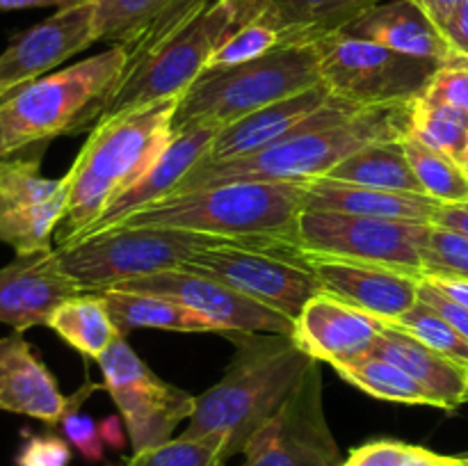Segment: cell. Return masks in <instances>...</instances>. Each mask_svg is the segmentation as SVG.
Returning a JSON list of instances; mask_svg holds the SVG:
<instances>
[{
    "mask_svg": "<svg viewBox=\"0 0 468 466\" xmlns=\"http://www.w3.org/2000/svg\"><path fill=\"white\" fill-rule=\"evenodd\" d=\"M411 114L414 101L361 108L332 96L304 126L268 149L227 163L195 164L167 196L224 183H306L327 176L364 146L405 140L411 132Z\"/></svg>",
    "mask_w": 468,
    "mask_h": 466,
    "instance_id": "6da1fadb",
    "label": "cell"
},
{
    "mask_svg": "<svg viewBox=\"0 0 468 466\" xmlns=\"http://www.w3.org/2000/svg\"><path fill=\"white\" fill-rule=\"evenodd\" d=\"M236 352L218 384L197 397L195 414L181 437L222 434L224 461L242 455L261 425L288 400L314 364L291 334L227 332Z\"/></svg>",
    "mask_w": 468,
    "mask_h": 466,
    "instance_id": "7a4b0ae2",
    "label": "cell"
},
{
    "mask_svg": "<svg viewBox=\"0 0 468 466\" xmlns=\"http://www.w3.org/2000/svg\"><path fill=\"white\" fill-rule=\"evenodd\" d=\"M181 96L151 101L105 117L67 172V208L55 231V247H67L99 219L105 206L135 185L174 137V112Z\"/></svg>",
    "mask_w": 468,
    "mask_h": 466,
    "instance_id": "3957f363",
    "label": "cell"
},
{
    "mask_svg": "<svg viewBox=\"0 0 468 466\" xmlns=\"http://www.w3.org/2000/svg\"><path fill=\"white\" fill-rule=\"evenodd\" d=\"M304 208V183H224L165 196L128 215L117 227L176 228L227 240H279L295 245Z\"/></svg>",
    "mask_w": 468,
    "mask_h": 466,
    "instance_id": "277c9868",
    "label": "cell"
},
{
    "mask_svg": "<svg viewBox=\"0 0 468 466\" xmlns=\"http://www.w3.org/2000/svg\"><path fill=\"white\" fill-rule=\"evenodd\" d=\"M123 69L126 48L112 46L0 101V126L9 154L94 128L122 82Z\"/></svg>",
    "mask_w": 468,
    "mask_h": 466,
    "instance_id": "5b68a950",
    "label": "cell"
},
{
    "mask_svg": "<svg viewBox=\"0 0 468 466\" xmlns=\"http://www.w3.org/2000/svg\"><path fill=\"white\" fill-rule=\"evenodd\" d=\"M323 85L315 44H283L247 64L206 69L181 94L174 132L187 128H222L265 105Z\"/></svg>",
    "mask_w": 468,
    "mask_h": 466,
    "instance_id": "8992f818",
    "label": "cell"
},
{
    "mask_svg": "<svg viewBox=\"0 0 468 466\" xmlns=\"http://www.w3.org/2000/svg\"><path fill=\"white\" fill-rule=\"evenodd\" d=\"M259 16L261 9L254 0H213L158 48L137 62L126 64L122 82L101 119L151 101L181 96L206 71L215 50L233 32Z\"/></svg>",
    "mask_w": 468,
    "mask_h": 466,
    "instance_id": "52a82bcc",
    "label": "cell"
},
{
    "mask_svg": "<svg viewBox=\"0 0 468 466\" xmlns=\"http://www.w3.org/2000/svg\"><path fill=\"white\" fill-rule=\"evenodd\" d=\"M222 242L229 240L176 228L114 227L73 245L55 247V254L82 292H101L131 279L181 268L197 251Z\"/></svg>",
    "mask_w": 468,
    "mask_h": 466,
    "instance_id": "ba28073f",
    "label": "cell"
},
{
    "mask_svg": "<svg viewBox=\"0 0 468 466\" xmlns=\"http://www.w3.org/2000/svg\"><path fill=\"white\" fill-rule=\"evenodd\" d=\"M297 320L306 302L323 292L302 260V249L279 240H229L197 251L181 265Z\"/></svg>",
    "mask_w": 468,
    "mask_h": 466,
    "instance_id": "9c48e42d",
    "label": "cell"
},
{
    "mask_svg": "<svg viewBox=\"0 0 468 466\" xmlns=\"http://www.w3.org/2000/svg\"><path fill=\"white\" fill-rule=\"evenodd\" d=\"M315 46L320 76L329 94L361 108L420 99L434 71L443 64L396 53L343 32L324 37Z\"/></svg>",
    "mask_w": 468,
    "mask_h": 466,
    "instance_id": "30bf717a",
    "label": "cell"
},
{
    "mask_svg": "<svg viewBox=\"0 0 468 466\" xmlns=\"http://www.w3.org/2000/svg\"><path fill=\"white\" fill-rule=\"evenodd\" d=\"M103 373V388L117 405L131 439L133 452L169 441L181 420L195 414L197 396L160 379L119 336L96 359Z\"/></svg>",
    "mask_w": 468,
    "mask_h": 466,
    "instance_id": "8fae6325",
    "label": "cell"
},
{
    "mask_svg": "<svg viewBox=\"0 0 468 466\" xmlns=\"http://www.w3.org/2000/svg\"><path fill=\"white\" fill-rule=\"evenodd\" d=\"M432 224L304 210L295 245L338 259L388 265L423 277V254Z\"/></svg>",
    "mask_w": 468,
    "mask_h": 466,
    "instance_id": "7c38bea8",
    "label": "cell"
},
{
    "mask_svg": "<svg viewBox=\"0 0 468 466\" xmlns=\"http://www.w3.org/2000/svg\"><path fill=\"white\" fill-rule=\"evenodd\" d=\"M242 466H343L324 411L323 364L314 361L282 409L261 425L245 448Z\"/></svg>",
    "mask_w": 468,
    "mask_h": 466,
    "instance_id": "4fadbf2b",
    "label": "cell"
},
{
    "mask_svg": "<svg viewBox=\"0 0 468 466\" xmlns=\"http://www.w3.org/2000/svg\"><path fill=\"white\" fill-rule=\"evenodd\" d=\"M67 208V181L46 178L39 158H0V242L16 256L53 251Z\"/></svg>",
    "mask_w": 468,
    "mask_h": 466,
    "instance_id": "5bb4252c",
    "label": "cell"
},
{
    "mask_svg": "<svg viewBox=\"0 0 468 466\" xmlns=\"http://www.w3.org/2000/svg\"><path fill=\"white\" fill-rule=\"evenodd\" d=\"M114 291L149 292V295L169 297V300L186 304L210 323L218 324L222 334L227 332H265V334H291L295 320L242 292L233 291L227 283L210 279L192 270L172 268L149 277L131 279L112 286ZM108 291V288H105Z\"/></svg>",
    "mask_w": 468,
    "mask_h": 466,
    "instance_id": "9a60e30c",
    "label": "cell"
},
{
    "mask_svg": "<svg viewBox=\"0 0 468 466\" xmlns=\"http://www.w3.org/2000/svg\"><path fill=\"white\" fill-rule=\"evenodd\" d=\"M94 12V0H78L14 37L0 53V101L96 44Z\"/></svg>",
    "mask_w": 468,
    "mask_h": 466,
    "instance_id": "2e32d148",
    "label": "cell"
},
{
    "mask_svg": "<svg viewBox=\"0 0 468 466\" xmlns=\"http://www.w3.org/2000/svg\"><path fill=\"white\" fill-rule=\"evenodd\" d=\"M302 260L315 274L323 292L375 315L382 323H396L419 302L423 281L420 274L304 249Z\"/></svg>",
    "mask_w": 468,
    "mask_h": 466,
    "instance_id": "e0dca14e",
    "label": "cell"
},
{
    "mask_svg": "<svg viewBox=\"0 0 468 466\" xmlns=\"http://www.w3.org/2000/svg\"><path fill=\"white\" fill-rule=\"evenodd\" d=\"M384 323L327 292H318L297 315L292 338L314 361L355 364L375 352Z\"/></svg>",
    "mask_w": 468,
    "mask_h": 466,
    "instance_id": "ac0fdd59",
    "label": "cell"
},
{
    "mask_svg": "<svg viewBox=\"0 0 468 466\" xmlns=\"http://www.w3.org/2000/svg\"><path fill=\"white\" fill-rule=\"evenodd\" d=\"M80 292L76 279L59 265L55 249L16 256L0 270V323L21 334L41 327L62 302Z\"/></svg>",
    "mask_w": 468,
    "mask_h": 466,
    "instance_id": "d6986e66",
    "label": "cell"
},
{
    "mask_svg": "<svg viewBox=\"0 0 468 466\" xmlns=\"http://www.w3.org/2000/svg\"><path fill=\"white\" fill-rule=\"evenodd\" d=\"M213 0H94L96 41L126 48V64L158 48Z\"/></svg>",
    "mask_w": 468,
    "mask_h": 466,
    "instance_id": "ffe728a7",
    "label": "cell"
},
{
    "mask_svg": "<svg viewBox=\"0 0 468 466\" xmlns=\"http://www.w3.org/2000/svg\"><path fill=\"white\" fill-rule=\"evenodd\" d=\"M215 135H218V128L210 126L187 128V131L174 132L172 142H169L167 149L163 151V155L155 160L154 167H151L135 185H131L128 190H123L117 199L110 201V204L105 206L103 213L99 215V219H96L91 227H87L73 242L85 240V238L94 236V233L108 231V228L123 222V219H126L128 215L135 213V210L165 199V196L176 187V183L181 181L197 163H201V158H204L206 154H208Z\"/></svg>",
    "mask_w": 468,
    "mask_h": 466,
    "instance_id": "44dd1931",
    "label": "cell"
},
{
    "mask_svg": "<svg viewBox=\"0 0 468 466\" xmlns=\"http://www.w3.org/2000/svg\"><path fill=\"white\" fill-rule=\"evenodd\" d=\"M67 409L69 397L23 334L0 338V411L59 425Z\"/></svg>",
    "mask_w": 468,
    "mask_h": 466,
    "instance_id": "7402d4cb",
    "label": "cell"
},
{
    "mask_svg": "<svg viewBox=\"0 0 468 466\" xmlns=\"http://www.w3.org/2000/svg\"><path fill=\"white\" fill-rule=\"evenodd\" d=\"M329 99H332V94H329L327 87L318 85L286 101L265 105V108L256 110V112L229 123V126L218 128V135H215L213 144H210L208 154L201 158V163H227V160L259 154V151L268 149L274 142L283 140L300 126H304L306 119L315 110L323 108Z\"/></svg>",
    "mask_w": 468,
    "mask_h": 466,
    "instance_id": "603a6c76",
    "label": "cell"
},
{
    "mask_svg": "<svg viewBox=\"0 0 468 466\" xmlns=\"http://www.w3.org/2000/svg\"><path fill=\"white\" fill-rule=\"evenodd\" d=\"M341 32L411 58L446 62L455 55L443 32L411 0H382L370 5Z\"/></svg>",
    "mask_w": 468,
    "mask_h": 466,
    "instance_id": "cb8c5ba5",
    "label": "cell"
},
{
    "mask_svg": "<svg viewBox=\"0 0 468 466\" xmlns=\"http://www.w3.org/2000/svg\"><path fill=\"white\" fill-rule=\"evenodd\" d=\"M306 208L320 213L359 215V217L398 219V222H423L432 224L439 201L428 195H411V192L378 190V187L355 185V183L336 181V178L320 176L306 181Z\"/></svg>",
    "mask_w": 468,
    "mask_h": 466,
    "instance_id": "d4e9b609",
    "label": "cell"
},
{
    "mask_svg": "<svg viewBox=\"0 0 468 466\" xmlns=\"http://www.w3.org/2000/svg\"><path fill=\"white\" fill-rule=\"evenodd\" d=\"M373 355L411 375L437 400L439 409L455 411L468 402V368L439 355L402 329L384 323Z\"/></svg>",
    "mask_w": 468,
    "mask_h": 466,
    "instance_id": "484cf974",
    "label": "cell"
},
{
    "mask_svg": "<svg viewBox=\"0 0 468 466\" xmlns=\"http://www.w3.org/2000/svg\"><path fill=\"white\" fill-rule=\"evenodd\" d=\"M261 9L256 21L272 26L283 44H315L336 35L366 7L382 0H254Z\"/></svg>",
    "mask_w": 468,
    "mask_h": 466,
    "instance_id": "4316f807",
    "label": "cell"
},
{
    "mask_svg": "<svg viewBox=\"0 0 468 466\" xmlns=\"http://www.w3.org/2000/svg\"><path fill=\"white\" fill-rule=\"evenodd\" d=\"M108 302V309L117 323L119 332L126 336L133 329H163V332L181 334H208L219 332L218 324L210 323L186 304L169 300V297L149 295V292L128 291H101Z\"/></svg>",
    "mask_w": 468,
    "mask_h": 466,
    "instance_id": "83f0119b",
    "label": "cell"
},
{
    "mask_svg": "<svg viewBox=\"0 0 468 466\" xmlns=\"http://www.w3.org/2000/svg\"><path fill=\"white\" fill-rule=\"evenodd\" d=\"M46 327L87 359H99L119 336L117 323L101 292H80L69 297L50 315Z\"/></svg>",
    "mask_w": 468,
    "mask_h": 466,
    "instance_id": "f1b7e54d",
    "label": "cell"
},
{
    "mask_svg": "<svg viewBox=\"0 0 468 466\" xmlns=\"http://www.w3.org/2000/svg\"><path fill=\"white\" fill-rule=\"evenodd\" d=\"M327 178L355 183V185L378 187V190L425 195L414 169H411L402 140L375 142V144L364 146L350 158L338 163L327 174Z\"/></svg>",
    "mask_w": 468,
    "mask_h": 466,
    "instance_id": "f546056e",
    "label": "cell"
},
{
    "mask_svg": "<svg viewBox=\"0 0 468 466\" xmlns=\"http://www.w3.org/2000/svg\"><path fill=\"white\" fill-rule=\"evenodd\" d=\"M334 370L347 384L378 397V400L437 407V400L411 375H407L405 370L398 368L391 361L379 359L375 355L355 361V364L334 365Z\"/></svg>",
    "mask_w": 468,
    "mask_h": 466,
    "instance_id": "4dcf8cb0",
    "label": "cell"
},
{
    "mask_svg": "<svg viewBox=\"0 0 468 466\" xmlns=\"http://www.w3.org/2000/svg\"><path fill=\"white\" fill-rule=\"evenodd\" d=\"M402 144L411 169L430 199L439 204H468V172L455 158L432 149L411 132Z\"/></svg>",
    "mask_w": 468,
    "mask_h": 466,
    "instance_id": "1f68e13d",
    "label": "cell"
},
{
    "mask_svg": "<svg viewBox=\"0 0 468 466\" xmlns=\"http://www.w3.org/2000/svg\"><path fill=\"white\" fill-rule=\"evenodd\" d=\"M411 135L460 163L468 144V112L420 96L414 101Z\"/></svg>",
    "mask_w": 468,
    "mask_h": 466,
    "instance_id": "d6a6232c",
    "label": "cell"
},
{
    "mask_svg": "<svg viewBox=\"0 0 468 466\" xmlns=\"http://www.w3.org/2000/svg\"><path fill=\"white\" fill-rule=\"evenodd\" d=\"M227 439L222 434L186 439L176 437L160 446L133 452L123 466H222Z\"/></svg>",
    "mask_w": 468,
    "mask_h": 466,
    "instance_id": "836d02e7",
    "label": "cell"
},
{
    "mask_svg": "<svg viewBox=\"0 0 468 466\" xmlns=\"http://www.w3.org/2000/svg\"><path fill=\"white\" fill-rule=\"evenodd\" d=\"M387 324L402 329V332H407L410 336L419 338L420 343H425L428 347L437 350L439 355L448 356V359L455 361V364L468 368V338L462 336L451 323H446L437 311L430 309L423 302H416L402 318Z\"/></svg>",
    "mask_w": 468,
    "mask_h": 466,
    "instance_id": "e575fe53",
    "label": "cell"
},
{
    "mask_svg": "<svg viewBox=\"0 0 468 466\" xmlns=\"http://www.w3.org/2000/svg\"><path fill=\"white\" fill-rule=\"evenodd\" d=\"M283 46L282 35L274 30L272 26L263 21H251L242 26L240 30L233 32L210 58L206 69H227L238 67V64H247L251 59H259L263 55L272 53L274 48Z\"/></svg>",
    "mask_w": 468,
    "mask_h": 466,
    "instance_id": "d590c367",
    "label": "cell"
},
{
    "mask_svg": "<svg viewBox=\"0 0 468 466\" xmlns=\"http://www.w3.org/2000/svg\"><path fill=\"white\" fill-rule=\"evenodd\" d=\"M451 457L439 455L428 448L411 446L393 439H379L355 448L343 460V466H443Z\"/></svg>",
    "mask_w": 468,
    "mask_h": 466,
    "instance_id": "8d00e7d4",
    "label": "cell"
},
{
    "mask_svg": "<svg viewBox=\"0 0 468 466\" xmlns=\"http://www.w3.org/2000/svg\"><path fill=\"white\" fill-rule=\"evenodd\" d=\"M423 277L468 279V238L432 224L423 254Z\"/></svg>",
    "mask_w": 468,
    "mask_h": 466,
    "instance_id": "74e56055",
    "label": "cell"
},
{
    "mask_svg": "<svg viewBox=\"0 0 468 466\" xmlns=\"http://www.w3.org/2000/svg\"><path fill=\"white\" fill-rule=\"evenodd\" d=\"M96 388H99L96 384L87 382L80 391L73 393V396L69 397L67 414H64V418L59 420L67 441L71 443V446L80 452L82 460L87 461H101L105 455V441H103V434H101V428L96 425V420L91 418V416L82 414L80 411L82 402H85L87 396L94 393Z\"/></svg>",
    "mask_w": 468,
    "mask_h": 466,
    "instance_id": "f35d334b",
    "label": "cell"
},
{
    "mask_svg": "<svg viewBox=\"0 0 468 466\" xmlns=\"http://www.w3.org/2000/svg\"><path fill=\"white\" fill-rule=\"evenodd\" d=\"M425 99L437 101V103L452 105V108L466 110L468 112V58L452 55L451 59L441 64L434 71Z\"/></svg>",
    "mask_w": 468,
    "mask_h": 466,
    "instance_id": "ab89813d",
    "label": "cell"
},
{
    "mask_svg": "<svg viewBox=\"0 0 468 466\" xmlns=\"http://www.w3.org/2000/svg\"><path fill=\"white\" fill-rule=\"evenodd\" d=\"M71 446L55 434H35L18 448L14 466H69Z\"/></svg>",
    "mask_w": 468,
    "mask_h": 466,
    "instance_id": "60d3db41",
    "label": "cell"
},
{
    "mask_svg": "<svg viewBox=\"0 0 468 466\" xmlns=\"http://www.w3.org/2000/svg\"><path fill=\"white\" fill-rule=\"evenodd\" d=\"M419 302H423V304H428L430 309L437 311L446 323H451L462 336L468 338V309L455 304L452 300H448V297L441 295L437 288L430 286L425 279L420 281V288H419Z\"/></svg>",
    "mask_w": 468,
    "mask_h": 466,
    "instance_id": "b9f144b4",
    "label": "cell"
},
{
    "mask_svg": "<svg viewBox=\"0 0 468 466\" xmlns=\"http://www.w3.org/2000/svg\"><path fill=\"white\" fill-rule=\"evenodd\" d=\"M443 37L451 44L452 53L468 58V0L460 5V7L452 12V16L448 18V23L443 26Z\"/></svg>",
    "mask_w": 468,
    "mask_h": 466,
    "instance_id": "7bdbcfd3",
    "label": "cell"
},
{
    "mask_svg": "<svg viewBox=\"0 0 468 466\" xmlns=\"http://www.w3.org/2000/svg\"><path fill=\"white\" fill-rule=\"evenodd\" d=\"M432 224L460 231L468 238V204H439Z\"/></svg>",
    "mask_w": 468,
    "mask_h": 466,
    "instance_id": "ee69618b",
    "label": "cell"
},
{
    "mask_svg": "<svg viewBox=\"0 0 468 466\" xmlns=\"http://www.w3.org/2000/svg\"><path fill=\"white\" fill-rule=\"evenodd\" d=\"M430 286L437 288L441 295H446L448 300H452L455 304L468 309V279L460 277H423Z\"/></svg>",
    "mask_w": 468,
    "mask_h": 466,
    "instance_id": "f6af8a7d",
    "label": "cell"
},
{
    "mask_svg": "<svg viewBox=\"0 0 468 466\" xmlns=\"http://www.w3.org/2000/svg\"><path fill=\"white\" fill-rule=\"evenodd\" d=\"M411 3H414L416 7L423 9L430 16V21H432L439 30H443L448 18L452 16V12H455L464 0H411Z\"/></svg>",
    "mask_w": 468,
    "mask_h": 466,
    "instance_id": "bcb514c9",
    "label": "cell"
},
{
    "mask_svg": "<svg viewBox=\"0 0 468 466\" xmlns=\"http://www.w3.org/2000/svg\"><path fill=\"white\" fill-rule=\"evenodd\" d=\"M78 0H0V12H14V9H37V7H67Z\"/></svg>",
    "mask_w": 468,
    "mask_h": 466,
    "instance_id": "7dc6e473",
    "label": "cell"
},
{
    "mask_svg": "<svg viewBox=\"0 0 468 466\" xmlns=\"http://www.w3.org/2000/svg\"><path fill=\"white\" fill-rule=\"evenodd\" d=\"M5 155H9V151H7V144H5L3 126H0V158H5Z\"/></svg>",
    "mask_w": 468,
    "mask_h": 466,
    "instance_id": "c3c4849f",
    "label": "cell"
},
{
    "mask_svg": "<svg viewBox=\"0 0 468 466\" xmlns=\"http://www.w3.org/2000/svg\"><path fill=\"white\" fill-rule=\"evenodd\" d=\"M460 164H462V167H464V169H466V172H468V144H466V149H464V155H462Z\"/></svg>",
    "mask_w": 468,
    "mask_h": 466,
    "instance_id": "681fc988",
    "label": "cell"
},
{
    "mask_svg": "<svg viewBox=\"0 0 468 466\" xmlns=\"http://www.w3.org/2000/svg\"><path fill=\"white\" fill-rule=\"evenodd\" d=\"M443 466H462V460L460 457H451V460H448V464H443Z\"/></svg>",
    "mask_w": 468,
    "mask_h": 466,
    "instance_id": "f907efd6",
    "label": "cell"
},
{
    "mask_svg": "<svg viewBox=\"0 0 468 466\" xmlns=\"http://www.w3.org/2000/svg\"><path fill=\"white\" fill-rule=\"evenodd\" d=\"M462 460V466H468V457H460Z\"/></svg>",
    "mask_w": 468,
    "mask_h": 466,
    "instance_id": "816d5d0a",
    "label": "cell"
}]
</instances>
